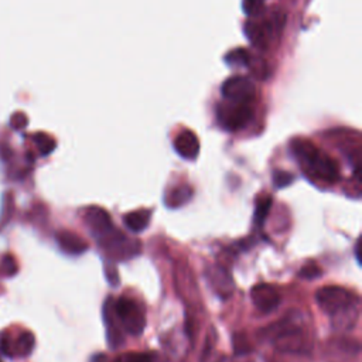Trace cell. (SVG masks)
Segmentation results:
<instances>
[{"label":"cell","instance_id":"26","mask_svg":"<svg viewBox=\"0 0 362 362\" xmlns=\"http://www.w3.org/2000/svg\"><path fill=\"white\" fill-rule=\"evenodd\" d=\"M321 274V269L318 267V264L313 263V262H308L305 263L300 272H298V276L303 277V279H315Z\"/></svg>","mask_w":362,"mask_h":362},{"label":"cell","instance_id":"10","mask_svg":"<svg viewBox=\"0 0 362 362\" xmlns=\"http://www.w3.org/2000/svg\"><path fill=\"white\" fill-rule=\"evenodd\" d=\"M85 222L96 238L113 229L110 215L100 206H89L85 212Z\"/></svg>","mask_w":362,"mask_h":362},{"label":"cell","instance_id":"7","mask_svg":"<svg viewBox=\"0 0 362 362\" xmlns=\"http://www.w3.org/2000/svg\"><path fill=\"white\" fill-rule=\"evenodd\" d=\"M221 95L226 102L249 103L255 96V83L247 76L235 75L222 83Z\"/></svg>","mask_w":362,"mask_h":362},{"label":"cell","instance_id":"18","mask_svg":"<svg viewBox=\"0 0 362 362\" xmlns=\"http://www.w3.org/2000/svg\"><path fill=\"white\" fill-rule=\"evenodd\" d=\"M223 61L229 66H238V68L239 66H249L250 55L245 48H235V49H230L228 54H225Z\"/></svg>","mask_w":362,"mask_h":362},{"label":"cell","instance_id":"6","mask_svg":"<svg viewBox=\"0 0 362 362\" xmlns=\"http://www.w3.org/2000/svg\"><path fill=\"white\" fill-rule=\"evenodd\" d=\"M98 242H99V246H102L107 255H110L113 259H117V260L129 259L137 255L140 249V242L130 240L120 232L115 230V228L107 233L99 236Z\"/></svg>","mask_w":362,"mask_h":362},{"label":"cell","instance_id":"23","mask_svg":"<svg viewBox=\"0 0 362 362\" xmlns=\"http://www.w3.org/2000/svg\"><path fill=\"white\" fill-rule=\"evenodd\" d=\"M113 362H154V356L146 352H127L116 358Z\"/></svg>","mask_w":362,"mask_h":362},{"label":"cell","instance_id":"1","mask_svg":"<svg viewBox=\"0 0 362 362\" xmlns=\"http://www.w3.org/2000/svg\"><path fill=\"white\" fill-rule=\"evenodd\" d=\"M290 148L304 173L328 184L338 181L339 168L337 161L328 154L322 153L310 140L294 139L290 143Z\"/></svg>","mask_w":362,"mask_h":362},{"label":"cell","instance_id":"20","mask_svg":"<svg viewBox=\"0 0 362 362\" xmlns=\"http://www.w3.org/2000/svg\"><path fill=\"white\" fill-rule=\"evenodd\" d=\"M34 140H35V144H37V147H38V150H40V153H41L42 156L49 154V153L55 148V141H54V139L49 137V136L45 134V133H37V134L34 136Z\"/></svg>","mask_w":362,"mask_h":362},{"label":"cell","instance_id":"16","mask_svg":"<svg viewBox=\"0 0 362 362\" xmlns=\"http://www.w3.org/2000/svg\"><path fill=\"white\" fill-rule=\"evenodd\" d=\"M150 215L151 212L148 209L130 211L123 216V222L127 226V229H130L132 232H141L143 229L147 228Z\"/></svg>","mask_w":362,"mask_h":362},{"label":"cell","instance_id":"9","mask_svg":"<svg viewBox=\"0 0 362 362\" xmlns=\"http://www.w3.org/2000/svg\"><path fill=\"white\" fill-rule=\"evenodd\" d=\"M250 298L255 307L263 314L276 310L281 301L279 290L269 283H259L253 286V288L250 290Z\"/></svg>","mask_w":362,"mask_h":362},{"label":"cell","instance_id":"5","mask_svg":"<svg viewBox=\"0 0 362 362\" xmlns=\"http://www.w3.org/2000/svg\"><path fill=\"white\" fill-rule=\"evenodd\" d=\"M253 112L249 103L226 102L216 107V120L219 126L228 132H236L250 122Z\"/></svg>","mask_w":362,"mask_h":362},{"label":"cell","instance_id":"19","mask_svg":"<svg viewBox=\"0 0 362 362\" xmlns=\"http://www.w3.org/2000/svg\"><path fill=\"white\" fill-rule=\"evenodd\" d=\"M272 204H273L272 197L267 195V194H263V195H260V197L257 198L256 206H255V221H256L257 225H260V226L263 225L266 216H267L269 212H270Z\"/></svg>","mask_w":362,"mask_h":362},{"label":"cell","instance_id":"4","mask_svg":"<svg viewBox=\"0 0 362 362\" xmlns=\"http://www.w3.org/2000/svg\"><path fill=\"white\" fill-rule=\"evenodd\" d=\"M116 318L126 332L130 335H140L146 327V317L140 305L127 297H120L113 303Z\"/></svg>","mask_w":362,"mask_h":362},{"label":"cell","instance_id":"15","mask_svg":"<svg viewBox=\"0 0 362 362\" xmlns=\"http://www.w3.org/2000/svg\"><path fill=\"white\" fill-rule=\"evenodd\" d=\"M103 318L106 322V331H107V342L110 345V348H119L120 344L123 342V335L120 332V329L117 328L115 320V310H113V301L112 298H107L105 308H103Z\"/></svg>","mask_w":362,"mask_h":362},{"label":"cell","instance_id":"12","mask_svg":"<svg viewBox=\"0 0 362 362\" xmlns=\"http://www.w3.org/2000/svg\"><path fill=\"white\" fill-rule=\"evenodd\" d=\"M174 148L182 158L194 160L199 153V140L194 132L182 130L174 139Z\"/></svg>","mask_w":362,"mask_h":362},{"label":"cell","instance_id":"17","mask_svg":"<svg viewBox=\"0 0 362 362\" xmlns=\"http://www.w3.org/2000/svg\"><path fill=\"white\" fill-rule=\"evenodd\" d=\"M192 195V189L187 185H178L170 189L165 195V205L170 208H178L189 201Z\"/></svg>","mask_w":362,"mask_h":362},{"label":"cell","instance_id":"11","mask_svg":"<svg viewBox=\"0 0 362 362\" xmlns=\"http://www.w3.org/2000/svg\"><path fill=\"white\" fill-rule=\"evenodd\" d=\"M243 33L246 38L257 48H266L273 34V24L272 21H246L243 25Z\"/></svg>","mask_w":362,"mask_h":362},{"label":"cell","instance_id":"27","mask_svg":"<svg viewBox=\"0 0 362 362\" xmlns=\"http://www.w3.org/2000/svg\"><path fill=\"white\" fill-rule=\"evenodd\" d=\"M361 240L358 239L356 240V243H355V257H356V260H358V263L361 264Z\"/></svg>","mask_w":362,"mask_h":362},{"label":"cell","instance_id":"3","mask_svg":"<svg viewBox=\"0 0 362 362\" xmlns=\"http://www.w3.org/2000/svg\"><path fill=\"white\" fill-rule=\"evenodd\" d=\"M315 301L320 308L329 314L339 328H349L356 320V298L354 294L339 286H325L315 293Z\"/></svg>","mask_w":362,"mask_h":362},{"label":"cell","instance_id":"30","mask_svg":"<svg viewBox=\"0 0 362 362\" xmlns=\"http://www.w3.org/2000/svg\"><path fill=\"white\" fill-rule=\"evenodd\" d=\"M0 362H1V359H0Z\"/></svg>","mask_w":362,"mask_h":362},{"label":"cell","instance_id":"13","mask_svg":"<svg viewBox=\"0 0 362 362\" xmlns=\"http://www.w3.org/2000/svg\"><path fill=\"white\" fill-rule=\"evenodd\" d=\"M59 249L68 255H81L88 249V243L79 235L71 230H59L55 235Z\"/></svg>","mask_w":362,"mask_h":362},{"label":"cell","instance_id":"25","mask_svg":"<svg viewBox=\"0 0 362 362\" xmlns=\"http://www.w3.org/2000/svg\"><path fill=\"white\" fill-rule=\"evenodd\" d=\"M294 180V175L288 171L284 170H276L273 173V184L276 188H284L287 185H290Z\"/></svg>","mask_w":362,"mask_h":362},{"label":"cell","instance_id":"2","mask_svg":"<svg viewBox=\"0 0 362 362\" xmlns=\"http://www.w3.org/2000/svg\"><path fill=\"white\" fill-rule=\"evenodd\" d=\"M263 337L284 352H305L310 346L308 332L301 315L291 313L262 331Z\"/></svg>","mask_w":362,"mask_h":362},{"label":"cell","instance_id":"22","mask_svg":"<svg viewBox=\"0 0 362 362\" xmlns=\"http://www.w3.org/2000/svg\"><path fill=\"white\" fill-rule=\"evenodd\" d=\"M233 351H235V354H236L238 356L247 355L249 352H252L250 342L247 341V338H246L242 332L233 335Z\"/></svg>","mask_w":362,"mask_h":362},{"label":"cell","instance_id":"14","mask_svg":"<svg viewBox=\"0 0 362 362\" xmlns=\"http://www.w3.org/2000/svg\"><path fill=\"white\" fill-rule=\"evenodd\" d=\"M208 280L214 290L222 297H228L233 290V281L229 272L223 266H215L208 273Z\"/></svg>","mask_w":362,"mask_h":362},{"label":"cell","instance_id":"28","mask_svg":"<svg viewBox=\"0 0 362 362\" xmlns=\"http://www.w3.org/2000/svg\"><path fill=\"white\" fill-rule=\"evenodd\" d=\"M90 362H106V358H105V355L98 354V355H95V356L92 358V361H90Z\"/></svg>","mask_w":362,"mask_h":362},{"label":"cell","instance_id":"29","mask_svg":"<svg viewBox=\"0 0 362 362\" xmlns=\"http://www.w3.org/2000/svg\"><path fill=\"white\" fill-rule=\"evenodd\" d=\"M218 362H236L235 359H229V358H221Z\"/></svg>","mask_w":362,"mask_h":362},{"label":"cell","instance_id":"24","mask_svg":"<svg viewBox=\"0 0 362 362\" xmlns=\"http://www.w3.org/2000/svg\"><path fill=\"white\" fill-rule=\"evenodd\" d=\"M264 0H242V10L249 17H256L262 13Z\"/></svg>","mask_w":362,"mask_h":362},{"label":"cell","instance_id":"8","mask_svg":"<svg viewBox=\"0 0 362 362\" xmlns=\"http://www.w3.org/2000/svg\"><path fill=\"white\" fill-rule=\"evenodd\" d=\"M34 344H35V338L30 331H23L16 338H11L8 332H3L0 338V349L7 356H14V355L20 358L28 356L34 349Z\"/></svg>","mask_w":362,"mask_h":362},{"label":"cell","instance_id":"21","mask_svg":"<svg viewBox=\"0 0 362 362\" xmlns=\"http://www.w3.org/2000/svg\"><path fill=\"white\" fill-rule=\"evenodd\" d=\"M18 267L16 263V259L11 255H4L0 260V274L4 277H11L17 273Z\"/></svg>","mask_w":362,"mask_h":362}]
</instances>
